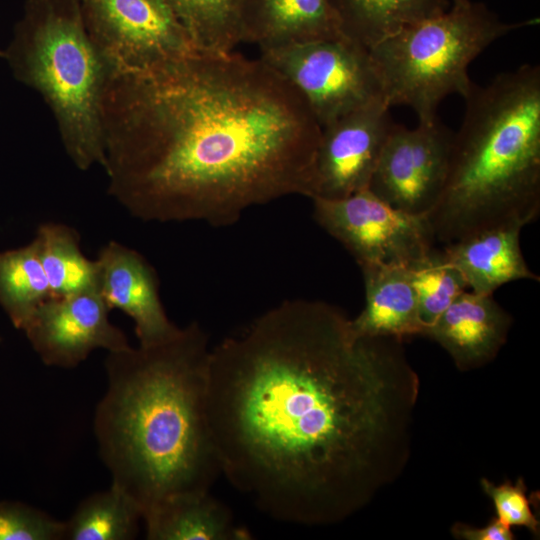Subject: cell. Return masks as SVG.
<instances>
[{
	"mask_svg": "<svg viewBox=\"0 0 540 540\" xmlns=\"http://www.w3.org/2000/svg\"><path fill=\"white\" fill-rule=\"evenodd\" d=\"M64 521L29 504L0 501V540H63Z\"/></svg>",
	"mask_w": 540,
	"mask_h": 540,
	"instance_id": "cell-25",
	"label": "cell"
},
{
	"mask_svg": "<svg viewBox=\"0 0 540 540\" xmlns=\"http://www.w3.org/2000/svg\"><path fill=\"white\" fill-rule=\"evenodd\" d=\"M401 342L359 337L336 306L293 299L211 348L221 474L279 521L359 512L408 463L420 381Z\"/></svg>",
	"mask_w": 540,
	"mask_h": 540,
	"instance_id": "cell-1",
	"label": "cell"
},
{
	"mask_svg": "<svg viewBox=\"0 0 540 540\" xmlns=\"http://www.w3.org/2000/svg\"><path fill=\"white\" fill-rule=\"evenodd\" d=\"M199 50L231 52L240 43V0H165Z\"/></svg>",
	"mask_w": 540,
	"mask_h": 540,
	"instance_id": "cell-23",
	"label": "cell"
},
{
	"mask_svg": "<svg viewBox=\"0 0 540 540\" xmlns=\"http://www.w3.org/2000/svg\"><path fill=\"white\" fill-rule=\"evenodd\" d=\"M208 336L191 322L150 346L108 352L93 429L111 484L144 514L170 496L209 490L221 474L207 419Z\"/></svg>",
	"mask_w": 540,
	"mask_h": 540,
	"instance_id": "cell-3",
	"label": "cell"
},
{
	"mask_svg": "<svg viewBox=\"0 0 540 540\" xmlns=\"http://www.w3.org/2000/svg\"><path fill=\"white\" fill-rule=\"evenodd\" d=\"M453 134L442 193L427 218L444 244L540 214V67L472 85Z\"/></svg>",
	"mask_w": 540,
	"mask_h": 540,
	"instance_id": "cell-4",
	"label": "cell"
},
{
	"mask_svg": "<svg viewBox=\"0 0 540 540\" xmlns=\"http://www.w3.org/2000/svg\"><path fill=\"white\" fill-rule=\"evenodd\" d=\"M143 513L126 492L111 484L83 499L64 521L63 540H133Z\"/></svg>",
	"mask_w": 540,
	"mask_h": 540,
	"instance_id": "cell-21",
	"label": "cell"
},
{
	"mask_svg": "<svg viewBox=\"0 0 540 540\" xmlns=\"http://www.w3.org/2000/svg\"><path fill=\"white\" fill-rule=\"evenodd\" d=\"M365 288V306L351 319L359 337H390L402 341L416 335L425 336L412 284L410 268L404 266H370L361 269Z\"/></svg>",
	"mask_w": 540,
	"mask_h": 540,
	"instance_id": "cell-16",
	"label": "cell"
},
{
	"mask_svg": "<svg viewBox=\"0 0 540 540\" xmlns=\"http://www.w3.org/2000/svg\"><path fill=\"white\" fill-rule=\"evenodd\" d=\"M102 127L108 193L142 221L226 226L253 206L312 196L321 126L260 57L196 50L109 73Z\"/></svg>",
	"mask_w": 540,
	"mask_h": 540,
	"instance_id": "cell-2",
	"label": "cell"
},
{
	"mask_svg": "<svg viewBox=\"0 0 540 540\" xmlns=\"http://www.w3.org/2000/svg\"><path fill=\"white\" fill-rule=\"evenodd\" d=\"M482 489L493 502L497 518L510 528H527L533 535H539V522L534 515L527 497V487L522 478L515 484L506 481L495 485L489 480H480Z\"/></svg>",
	"mask_w": 540,
	"mask_h": 540,
	"instance_id": "cell-26",
	"label": "cell"
},
{
	"mask_svg": "<svg viewBox=\"0 0 540 540\" xmlns=\"http://www.w3.org/2000/svg\"><path fill=\"white\" fill-rule=\"evenodd\" d=\"M389 109L377 99L322 128L310 199H339L368 188L394 123Z\"/></svg>",
	"mask_w": 540,
	"mask_h": 540,
	"instance_id": "cell-12",
	"label": "cell"
},
{
	"mask_svg": "<svg viewBox=\"0 0 540 540\" xmlns=\"http://www.w3.org/2000/svg\"><path fill=\"white\" fill-rule=\"evenodd\" d=\"M3 58L13 76L50 108L63 147L80 170L104 164L106 64L79 0H29Z\"/></svg>",
	"mask_w": 540,
	"mask_h": 540,
	"instance_id": "cell-5",
	"label": "cell"
},
{
	"mask_svg": "<svg viewBox=\"0 0 540 540\" xmlns=\"http://www.w3.org/2000/svg\"><path fill=\"white\" fill-rule=\"evenodd\" d=\"M3 56H4V51L0 49V57L3 58Z\"/></svg>",
	"mask_w": 540,
	"mask_h": 540,
	"instance_id": "cell-28",
	"label": "cell"
},
{
	"mask_svg": "<svg viewBox=\"0 0 540 540\" xmlns=\"http://www.w3.org/2000/svg\"><path fill=\"white\" fill-rule=\"evenodd\" d=\"M240 42L260 49L345 38L329 0H240Z\"/></svg>",
	"mask_w": 540,
	"mask_h": 540,
	"instance_id": "cell-15",
	"label": "cell"
},
{
	"mask_svg": "<svg viewBox=\"0 0 540 540\" xmlns=\"http://www.w3.org/2000/svg\"><path fill=\"white\" fill-rule=\"evenodd\" d=\"M51 297L33 240L0 252V307L16 329L22 330L36 309Z\"/></svg>",
	"mask_w": 540,
	"mask_h": 540,
	"instance_id": "cell-22",
	"label": "cell"
},
{
	"mask_svg": "<svg viewBox=\"0 0 540 540\" xmlns=\"http://www.w3.org/2000/svg\"><path fill=\"white\" fill-rule=\"evenodd\" d=\"M149 540H248L229 508L209 490L185 492L160 501L143 514Z\"/></svg>",
	"mask_w": 540,
	"mask_h": 540,
	"instance_id": "cell-18",
	"label": "cell"
},
{
	"mask_svg": "<svg viewBox=\"0 0 540 540\" xmlns=\"http://www.w3.org/2000/svg\"><path fill=\"white\" fill-rule=\"evenodd\" d=\"M52 297L97 288V266L80 247L76 229L56 222L40 224L33 238Z\"/></svg>",
	"mask_w": 540,
	"mask_h": 540,
	"instance_id": "cell-20",
	"label": "cell"
},
{
	"mask_svg": "<svg viewBox=\"0 0 540 540\" xmlns=\"http://www.w3.org/2000/svg\"><path fill=\"white\" fill-rule=\"evenodd\" d=\"M521 230L518 227L484 230L445 244L442 251L471 291L493 294L513 281H539V276L530 270L524 259Z\"/></svg>",
	"mask_w": 540,
	"mask_h": 540,
	"instance_id": "cell-17",
	"label": "cell"
},
{
	"mask_svg": "<svg viewBox=\"0 0 540 540\" xmlns=\"http://www.w3.org/2000/svg\"><path fill=\"white\" fill-rule=\"evenodd\" d=\"M260 54L302 96L321 129L384 99L368 49L347 38L263 48Z\"/></svg>",
	"mask_w": 540,
	"mask_h": 540,
	"instance_id": "cell-7",
	"label": "cell"
},
{
	"mask_svg": "<svg viewBox=\"0 0 540 540\" xmlns=\"http://www.w3.org/2000/svg\"><path fill=\"white\" fill-rule=\"evenodd\" d=\"M450 2L453 1V0H449Z\"/></svg>",
	"mask_w": 540,
	"mask_h": 540,
	"instance_id": "cell-29",
	"label": "cell"
},
{
	"mask_svg": "<svg viewBox=\"0 0 540 540\" xmlns=\"http://www.w3.org/2000/svg\"><path fill=\"white\" fill-rule=\"evenodd\" d=\"M511 325V315L493 294L465 291L428 327L425 336L441 345L459 370L467 371L497 356Z\"/></svg>",
	"mask_w": 540,
	"mask_h": 540,
	"instance_id": "cell-14",
	"label": "cell"
},
{
	"mask_svg": "<svg viewBox=\"0 0 540 540\" xmlns=\"http://www.w3.org/2000/svg\"><path fill=\"white\" fill-rule=\"evenodd\" d=\"M95 261L98 292L111 310L133 320L139 345L161 343L179 331L163 307L157 273L142 254L110 241Z\"/></svg>",
	"mask_w": 540,
	"mask_h": 540,
	"instance_id": "cell-13",
	"label": "cell"
},
{
	"mask_svg": "<svg viewBox=\"0 0 540 540\" xmlns=\"http://www.w3.org/2000/svg\"><path fill=\"white\" fill-rule=\"evenodd\" d=\"M311 200L315 221L348 250L360 269L412 268L434 249L427 216L398 210L368 189L339 199Z\"/></svg>",
	"mask_w": 540,
	"mask_h": 540,
	"instance_id": "cell-8",
	"label": "cell"
},
{
	"mask_svg": "<svg viewBox=\"0 0 540 540\" xmlns=\"http://www.w3.org/2000/svg\"><path fill=\"white\" fill-rule=\"evenodd\" d=\"M109 73L145 71L196 50L165 0H79Z\"/></svg>",
	"mask_w": 540,
	"mask_h": 540,
	"instance_id": "cell-9",
	"label": "cell"
},
{
	"mask_svg": "<svg viewBox=\"0 0 540 540\" xmlns=\"http://www.w3.org/2000/svg\"><path fill=\"white\" fill-rule=\"evenodd\" d=\"M453 134L438 116L414 128L394 122L367 189L398 210L428 216L445 184Z\"/></svg>",
	"mask_w": 540,
	"mask_h": 540,
	"instance_id": "cell-10",
	"label": "cell"
},
{
	"mask_svg": "<svg viewBox=\"0 0 540 540\" xmlns=\"http://www.w3.org/2000/svg\"><path fill=\"white\" fill-rule=\"evenodd\" d=\"M343 36L367 49L401 28L446 10L449 0H329Z\"/></svg>",
	"mask_w": 540,
	"mask_h": 540,
	"instance_id": "cell-19",
	"label": "cell"
},
{
	"mask_svg": "<svg viewBox=\"0 0 540 540\" xmlns=\"http://www.w3.org/2000/svg\"><path fill=\"white\" fill-rule=\"evenodd\" d=\"M539 23L505 22L482 2L453 0L435 15L407 25L368 49L387 104L405 105L418 121L437 117L441 102L465 98L473 82L468 68L492 43Z\"/></svg>",
	"mask_w": 540,
	"mask_h": 540,
	"instance_id": "cell-6",
	"label": "cell"
},
{
	"mask_svg": "<svg viewBox=\"0 0 540 540\" xmlns=\"http://www.w3.org/2000/svg\"><path fill=\"white\" fill-rule=\"evenodd\" d=\"M451 533L456 539L463 540H513L514 534L510 527L497 517L483 527H475L461 522L455 523Z\"/></svg>",
	"mask_w": 540,
	"mask_h": 540,
	"instance_id": "cell-27",
	"label": "cell"
},
{
	"mask_svg": "<svg viewBox=\"0 0 540 540\" xmlns=\"http://www.w3.org/2000/svg\"><path fill=\"white\" fill-rule=\"evenodd\" d=\"M410 274L426 331L468 288L461 273L445 258L442 250L433 249L423 261L410 268Z\"/></svg>",
	"mask_w": 540,
	"mask_h": 540,
	"instance_id": "cell-24",
	"label": "cell"
},
{
	"mask_svg": "<svg viewBox=\"0 0 540 540\" xmlns=\"http://www.w3.org/2000/svg\"><path fill=\"white\" fill-rule=\"evenodd\" d=\"M110 311L97 288L51 297L22 331L45 365L73 369L94 350L115 352L131 346L126 334L111 323Z\"/></svg>",
	"mask_w": 540,
	"mask_h": 540,
	"instance_id": "cell-11",
	"label": "cell"
}]
</instances>
